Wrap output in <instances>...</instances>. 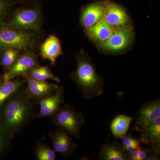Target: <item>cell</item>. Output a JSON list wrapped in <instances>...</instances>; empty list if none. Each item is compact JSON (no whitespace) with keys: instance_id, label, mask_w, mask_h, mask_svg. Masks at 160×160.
Segmentation results:
<instances>
[{"instance_id":"6da1fadb","label":"cell","mask_w":160,"mask_h":160,"mask_svg":"<svg viewBox=\"0 0 160 160\" xmlns=\"http://www.w3.org/2000/svg\"><path fill=\"white\" fill-rule=\"evenodd\" d=\"M38 106L23 86L3 103L0 108V123L13 138L36 118Z\"/></svg>"},{"instance_id":"7a4b0ae2","label":"cell","mask_w":160,"mask_h":160,"mask_svg":"<svg viewBox=\"0 0 160 160\" xmlns=\"http://www.w3.org/2000/svg\"><path fill=\"white\" fill-rule=\"evenodd\" d=\"M76 69L70 77L82 92L83 98L91 99L102 94L104 81L97 72L91 58L82 50L75 55Z\"/></svg>"},{"instance_id":"3957f363","label":"cell","mask_w":160,"mask_h":160,"mask_svg":"<svg viewBox=\"0 0 160 160\" xmlns=\"http://www.w3.org/2000/svg\"><path fill=\"white\" fill-rule=\"evenodd\" d=\"M50 121L56 126L65 130L70 135L81 140V131L85 122V118L81 112L76 111L69 104L61 106L50 117Z\"/></svg>"},{"instance_id":"277c9868","label":"cell","mask_w":160,"mask_h":160,"mask_svg":"<svg viewBox=\"0 0 160 160\" xmlns=\"http://www.w3.org/2000/svg\"><path fill=\"white\" fill-rule=\"evenodd\" d=\"M35 44V35L32 32L13 29L6 24L0 26V49L13 48L20 51H29Z\"/></svg>"},{"instance_id":"5b68a950","label":"cell","mask_w":160,"mask_h":160,"mask_svg":"<svg viewBox=\"0 0 160 160\" xmlns=\"http://www.w3.org/2000/svg\"><path fill=\"white\" fill-rule=\"evenodd\" d=\"M134 39V29L131 25L124 28L114 29L108 39L96 46L102 53L120 54L130 48Z\"/></svg>"},{"instance_id":"8992f818","label":"cell","mask_w":160,"mask_h":160,"mask_svg":"<svg viewBox=\"0 0 160 160\" xmlns=\"http://www.w3.org/2000/svg\"><path fill=\"white\" fill-rule=\"evenodd\" d=\"M42 20L38 8L18 9L13 13L6 25L13 29L23 31H37L40 28Z\"/></svg>"},{"instance_id":"52a82bcc","label":"cell","mask_w":160,"mask_h":160,"mask_svg":"<svg viewBox=\"0 0 160 160\" xmlns=\"http://www.w3.org/2000/svg\"><path fill=\"white\" fill-rule=\"evenodd\" d=\"M36 56L31 50L20 54L16 62L2 76L3 81H8L19 77H25L29 71L39 66Z\"/></svg>"},{"instance_id":"ba28073f","label":"cell","mask_w":160,"mask_h":160,"mask_svg":"<svg viewBox=\"0 0 160 160\" xmlns=\"http://www.w3.org/2000/svg\"><path fill=\"white\" fill-rule=\"evenodd\" d=\"M105 18L108 24L114 29L131 26V19L126 9L111 1H104Z\"/></svg>"},{"instance_id":"9c48e42d","label":"cell","mask_w":160,"mask_h":160,"mask_svg":"<svg viewBox=\"0 0 160 160\" xmlns=\"http://www.w3.org/2000/svg\"><path fill=\"white\" fill-rule=\"evenodd\" d=\"M64 98L65 92L63 86H61L52 94L38 101L40 109L36 118L50 117L61 108L64 103Z\"/></svg>"},{"instance_id":"30bf717a","label":"cell","mask_w":160,"mask_h":160,"mask_svg":"<svg viewBox=\"0 0 160 160\" xmlns=\"http://www.w3.org/2000/svg\"><path fill=\"white\" fill-rule=\"evenodd\" d=\"M69 135L67 132L59 128L52 130L49 133L52 149L55 152L66 157L71 155L77 147V145Z\"/></svg>"},{"instance_id":"8fae6325","label":"cell","mask_w":160,"mask_h":160,"mask_svg":"<svg viewBox=\"0 0 160 160\" xmlns=\"http://www.w3.org/2000/svg\"><path fill=\"white\" fill-rule=\"evenodd\" d=\"M105 18L104 2H96L84 6L82 9L80 24L84 29H89Z\"/></svg>"},{"instance_id":"7c38bea8","label":"cell","mask_w":160,"mask_h":160,"mask_svg":"<svg viewBox=\"0 0 160 160\" xmlns=\"http://www.w3.org/2000/svg\"><path fill=\"white\" fill-rule=\"evenodd\" d=\"M26 89L28 95L36 102L50 95L58 87L57 84L47 81H38L26 77Z\"/></svg>"},{"instance_id":"4fadbf2b","label":"cell","mask_w":160,"mask_h":160,"mask_svg":"<svg viewBox=\"0 0 160 160\" xmlns=\"http://www.w3.org/2000/svg\"><path fill=\"white\" fill-rule=\"evenodd\" d=\"M160 117L159 99L152 100L144 104L141 107L137 115L133 129L139 131L141 128L158 118Z\"/></svg>"},{"instance_id":"5bb4252c","label":"cell","mask_w":160,"mask_h":160,"mask_svg":"<svg viewBox=\"0 0 160 160\" xmlns=\"http://www.w3.org/2000/svg\"><path fill=\"white\" fill-rule=\"evenodd\" d=\"M63 54L61 42L54 34L49 35L40 47V55L43 59L49 60L52 66L55 65L58 58Z\"/></svg>"},{"instance_id":"9a60e30c","label":"cell","mask_w":160,"mask_h":160,"mask_svg":"<svg viewBox=\"0 0 160 160\" xmlns=\"http://www.w3.org/2000/svg\"><path fill=\"white\" fill-rule=\"evenodd\" d=\"M113 30L114 28L104 19L84 31L89 39L97 46L108 39Z\"/></svg>"},{"instance_id":"2e32d148","label":"cell","mask_w":160,"mask_h":160,"mask_svg":"<svg viewBox=\"0 0 160 160\" xmlns=\"http://www.w3.org/2000/svg\"><path fill=\"white\" fill-rule=\"evenodd\" d=\"M99 158L103 160H129L123 146L117 141L103 145L99 153Z\"/></svg>"},{"instance_id":"e0dca14e","label":"cell","mask_w":160,"mask_h":160,"mask_svg":"<svg viewBox=\"0 0 160 160\" xmlns=\"http://www.w3.org/2000/svg\"><path fill=\"white\" fill-rule=\"evenodd\" d=\"M139 131L141 143L152 145L160 141V117L145 125Z\"/></svg>"},{"instance_id":"ac0fdd59","label":"cell","mask_w":160,"mask_h":160,"mask_svg":"<svg viewBox=\"0 0 160 160\" xmlns=\"http://www.w3.org/2000/svg\"><path fill=\"white\" fill-rule=\"evenodd\" d=\"M26 79L22 77L0 83V108L8 98L26 84Z\"/></svg>"},{"instance_id":"d6986e66","label":"cell","mask_w":160,"mask_h":160,"mask_svg":"<svg viewBox=\"0 0 160 160\" xmlns=\"http://www.w3.org/2000/svg\"><path fill=\"white\" fill-rule=\"evenodd\" d=\"M132 119V118L124 114L118 115L113 119L110 128L115 138L121 139L126 135Z\"/></svg>"},{"instance_id":"ffe728a7","label":"cell","mask_w":160,"mask_h":160,"mask_svg":"<svg viewBox=\"0 0 160 160\" xmlns=\"http://www.w3.org/2000/svg\"><path fill=\"white\" fill-rule=\"evenodd\" d=\"M28 77L38 81H46L52 80L57 82L59 83V78L52 72L48 66H41L40 65L35 67L24 78Z\"/></svg>"},{"instance_id":"44dd1931","label":"cell","mask_w":160,"mask_h":160,"mask_svg":"<svg viewBox=\"0 0 160 160\" xmlns=\"http://www.w3.org/2000/svg\"><path fill=\"white\" fill-rule=\"evenodd\" d=\"M0 51V66L6 72L17 59L21 51L13 48H3Z\"/></svg>"},{"instance_id":"7402d4cb","label":"cell","mask_w":160,"mask_h":160,"mask_svg":"<svg viewBox=\"0 0 160 160\" xmlns=\"http://www.w3.org/2000/svg\"><path fill=\"white\" fill-rule=\"evenodd\" d=\"M32 151L37 160H55V151L43 140L38 141L32 148Z\"/></svg>"},{"instance_id":"603a6c76","label":"cell","mask_w":160,"mask_h":160,"mask_svg":"<svg viewBox=\"0 0 160 160\" xmlns=\"http://www.w3.org/2000/svg\"><path fill=\"white\" fill-rule=\"evenodd\" d=\"M12 138L0 123V157L9 149Z\"/></svg>"},{"instance_id":"cb8c5ba5","label":"cell","mask_w":160,"mask_h":160,"mask_svg":"<svg viewBox=\"0 0 160 160\" xmlns=\"http://www.w3.org/2000/svg\"><path fill=\"white\" fill-rule=\"evenodd\" d=\"M8 7V3L6 0H0V26L6 25L5 18Z\"/></svg>"},{"instance_id":"d4e9b609","label":"cell","mask_w":160,"mask_h":160,"mask_svg":"<svg viewBox=\"0 0 160 160\" xmlns=\"http://www.w3.org/2000/svg\"><path fill=\"white\" fill-rule=\"evenodd\" d=\"M150 149L140 147L138 150V160H147Z\"/></svg>"},{"instance_id":"484cf974","label":"cell","mask_w":160,"mask_h":160,"mask_svg":"<svg viewBox=\"0 0 160 160\" xmlns=\"http://www.w3.org/2000/svg\"><path fill=\"white\" fill-rule=\"evenodd\" d=\"M140 146H141V142H140V140L136 138V139L132 142L130 143L128 146L123 147V148H124L125 152L127 153V152H129L134 149H137Z\"/></svg>"},{"instance_id":"4316f807","label":"cell","mask_w":160,"mask_h":160,"mask_svg":"<svg viewBox=\"0 0 160 160\" xmlns=\"http://www.w3.org/2000/svg\"><path fill=\"white\" fill-rule=\"evenodd\" d=\"M121 139L122 140V146L123 147H125L129 145L130 143L132 142L136 138H133L131 134L129 133L128 135L126 134V135L124 136Z\"/></svg>"},{"instance_id":"83f0119b","label":"cell","mask_w":160,"mask_h":160,"mask_svg":"<svg viewBox=\"0 0 160 160\" xmlns=\"http://www.w3.org/2000/svg\"><path fill=\"white\" fill-rule=\"evenodd\" d=\"M140 147L129 152H127V157L129 160H138V150Z\"/></svg>"},{"instance_id":"f1b7e54d","label":"cell","mask_w":160,"mask_h":160,"mask_svg":"<svg viewBox=\"0 0 160 160\" xmlns=\"http://www.w3.org/2000/svg\"><path fill=\"white\" fill-rule=\"evenodd\" d=\"M160 160V152L154 151L152 148L150 151L147 160Z\"/></svg>"},{"instance_id":"f546056e","label":"cell","mask_w":160,"mask_h":160,"mask_svg":"<svg viewBox=\"0 0 160 160\" xmlns=\"http://www.w3.org/2000/svg\"><path fill=\"white\" fill-rule=\"evenodd\" d=\"M3 79H2V76L1 77H0V83L1 82H2Z\"/></svg>"}]
</instances>
